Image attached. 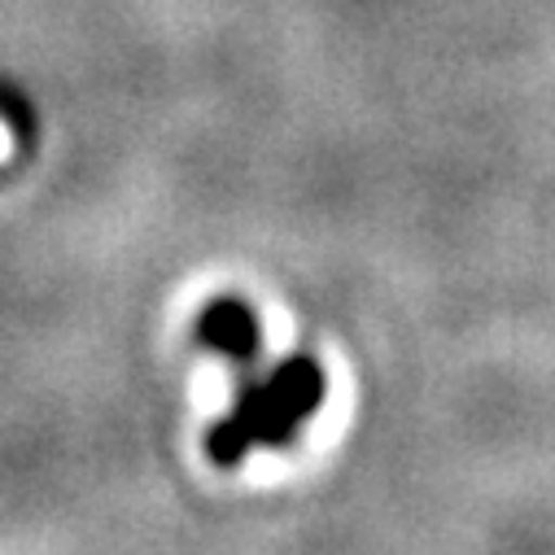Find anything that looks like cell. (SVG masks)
I'll return each mask as SVG.
<instances>
[{
  "label": "cell",
  "mask_w": 555,
  "mask_h": 555,
  "mask_svg": "<svg viewBox=\"0 0 555 555\" xmlns=\"http://www.w3.org/2000/svg\"><path fill=\"white\" fill-rule=\"evenodd\" d=\"M328 376L311 354H294L249 385L223 421L206 434V460L219 468H236L254 447H289L302 425L324 402Z\"/></svg>",
  "instance_id": "obj_1"
},
{
  "label": "cell",
  "mask_w": 555,
  "mask_h": 555,
  "mask_svg": "<svg viewBox=\"0 0 555 555\" xmlns=\"http://www.w3.org/2000/svg\"><path fill=\"white\" fill-rule=\"evenodd\" d=\"M197 341L215 354H228L232 363H254L262 350V328L241 298H215L197 315Z\"/></svg>",
  "instance_id": "obj_2"
},
{
  "label": "cell",
  "mask_w": 555,
  "mask_h": 555,
  "mask_svg": "<svg viewBox=\"0 0 555 555\" xmlns=\"http://www.w3.org/2000/svg\"><path fill=\"white\" fill-rule=\"evenodd\" d=\"M10 150H14V131L0 122V158H10Z\"/></svg>",
  "instance_id": "obj_3"
}]
</instances>
